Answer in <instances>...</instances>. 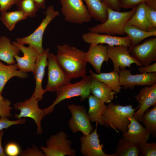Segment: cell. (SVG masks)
<instances>
[{"label":"cell","instance_id":"cell-2","mask_svg":"<svg viewBox=\"0 0 156 156\" xmlns=\"http://www.w3.org/2000/svg\"><path fill=\"white\" fill-rule=\"evenodd\" d=\"M139 107V105L134 109L131 105L123 106L109 103L102 116L103 126L110 127L118 133V130L122 133L126 132L130 122L129 118L133 116Z\"/></svg>","mask_w":156,"mask_h":156},{"label":"cell","instance_id":"cell-7","mask_svg":"<svg viewBox=\"0 0 156 156\" xmlns=\"http://www.w3.org/2000/svg\"><path fill=\"white\" fill-rule=\"evenodd\" d=\"M61 13L69 23L81 24L91 22L92 18L82 0H60Z\"/></svg>","mask_w":156,"mask_h":156},{"label":"cell","instance_id":"cell-5","mask_svg":"<svg viewBox=\"0 0 156 156\" xmlns=\"http://www.w3.org/2000/svg\"><path fill=\"white\" fill-rule=\"evenodd\" d=\"M45 16L38 27L30 35L22 38H16V42L23 44H27L36 49L39 55L42 54L45 50L42 46L43 38L44 31L51 22L60 15L52 5L49 6L44 12Z\"/></svg>","mask_w":156,"mask_h":156},{"label":"cell","instance_id":"cell-32","mask_svg":"<svg viewBox=\"0 0 156 156\" xmlns=\"http://www.w3.org/2000/svg\"><path fill=\"white\" fill-rule=\"evenodd\" d=\"M16 5L18 10L24 13L27 17L36 16L39 9L33 0H20Z\"/></svg>","mask_w":156,"mask_h":156},{"label":"cell","instance_id":"cell-25","mask_svg":"<svg viewBox=\"0 0 156 156\" xmlns=\"http://www.w3.org/2000/svg\"><path fill=\"white\" fill-rule=\"evenodd\" d=\"M89 72L92 79L104 83L116 93L120 92L121 86L119 82V75L118 72L113 71L96 74L90 69Z\"/></svg>","mask_w":156,"mask_h":156},{"label":"cell","instance_id":"cell-28","mask_svg":"<svg viewBox=\"0 0 156 156\" xmlns=\"http://www.w3.org/2000/svg\"><path fill=\"white\" fill-rule=\"evenodd\" d=\"M124 30L125 34H127V36L129 38L131 46L138 44L142 40L147 38L156 36V31H146L127 23Z\"/></svg>","mask_w":156,"mask_h":156},{"label":"cell","instance_id":"cell-36","mask_svg":"<svg viewBox=\"0 0 156 156\" xmlns=\"http://www.w3.org/2000/svg\"><path fill=\"white\" fill-rule=\"evenodd\" d=\"M151 0H119L121 8L125 9L133 8L139 4L146 3Z\"/></svg>","mask_w":156,"mask_h":156},{"label":"cell","instance_id":"cell-41","mask_svg":"<svg viewBox=\"0 0 156 156\" xmlns=\"http://www.w3.org/2000/svg\"><path fill=\"white\" fill-rule=\"evenodd\" d=\"M107 7L114 10L120 11L119 0H101Z\"/></svg>","mask_w":156,"mask_h":156},{"label":"cell","instance_id":"cell-12","mask_svg":"<svg viewBox=\"0 0 156 156\" xmlns=\"http://www.w3.org/2000/svg\"><path fill=\"white\" fill-rule=\"evenodd\" d=\"M131 55L142 66L156 61V38H151L140 44L128 47Z\"/></svg>","mask_w":156,"mask_h":156},{"label":"cell","instance_id":"cell-4","mask_svg":"<svg viewBox=\"0 0 156 156\" xmlns=\"http://www.w3.org/2000/svg\"><path fill=\"white\" fill-rule=\"evenodd\" d=\"M80 81L74 83H70L62 86L56 91V96L52 104L44 109L46 115L51 113L55 106L64 100L80 96L83 101L88 98L91 93L90 86L92 78L90 75H85Z\"/></svg>","mask_w":156,"mask_h":156},{"label":"cell","instance_id":"cell-9","mask_svg":"<svg viewBox=\"0 0 156 156\" xmlns=\"http://www.w3.org/2000/svg\"><path fill=\"white\" fill-rule=\"evenodd\" d=\"M38 101L37 98L31 95L29 99L23 102L15 103L14 107L15 109L20 111L19 114H15L14 117L17 119L26 117L33 119L37 127V133L41 135L43 132L41 121L46 114L44 109L39 107Z\"/></svg>","mask_w":156,"mask_h":156},{"label":"cell","instance_id":"cell-24","mask_svg":"<svg viewBox=\"0 0 156 156\" xmlns=\"http://www.w3.org/2000/svg\"><path fill=\"white\" fill-rule=\"evenodd\" d=\"M91 92L104 103H109L114 99L116 93L104 83L92 79L90 86Z\"/></svg>","mask_w":156,"mask_h":156},{"label":"cell","instance_id":"cell-13","mask_svg":"<svg viewBox=\"0 0 156 156\" xmlns=\"http://www.w3.org/2000/svg\"><path fill=\"white\" fill-rule=\"evenodd\" d=\"M119 82L125 89H132L136 86H151L156 83V72L133 75L126 68L120 70Z\"/></svg>","mask_w":156,"mask_h":156},{"label":"cell","instance_id":"cell-39","mask_svg":"<svg viewBox=\"0 0 156 156\" xmlns=\"http://www.w3.org/2000/svg\"><path fill=\"white\" fill-rule=\"evenodd\" d=\"M5 150L7 155L10 156H17L20 152L18 146L13 143L8 144L6 147Z\"/></svg>","mask_w":156,"mask_h":156},{"label":"cell","instance_id":"cell-14","mask_svg":"<svg viewBox=\"0 0 156 156\" xmlns=\"http://www.w3.org/2000/svg\"><path fill=\"white\" fill-rule=\"evenodd\" d=\"M96 122L94 130L87 135H83L80 138V152L84 156H116L115 153H106L103 148V145L100 144L99 135L97 133V126Z\"/></svg>","mask_w":156,"mask_h":156},{"label":"cell","instance_id":"cell-44","mask_svg":"<svg viewBox=\"0 0 156 156\" xmlns=\"http://www.w3.org/2000/svg\"><path fill=\"white\" fill-rule=\"evenodd\" d=\"M3 131L2 130L0 131V156H6L2 145V139L3 135Z\"/></svg>","mask_w":156,"mask_h":156},{"label":"cell","instance_id":"cell-29","mask_svg":"<svg viewBox=\"0 0 156 156\" xmlns=\"http://www.w3.org/2000/svg\"><path fill=\"white\" fill-rule=\"evenodd\" d=\"M115 150L116 156H138L140 149L138 144L135 143L123 138L118 141Z\"/></svg>","mask_w":156,"mask_h":156},{"label":"cell","instance_id":"cell-17","mask_svg":"<svg viewBox=\"0 0 156 156\" xmlns=\"http://www.w3.org/2000/svg\"><path fill=\"white\" fill-rule=\"evenodd\" d=\"M83 41L90 45L106 44L109 46L122 45L130 47L129 40L127 36L120 37L89 31L83 34Z\"/></svg>","mask_w":156,"mask_h":156},{"label":"cell","instance_id":"cell-20","mask_svg":"<svg viewBox=\"0 0 156 156\" xmlns=\"http://www.w3.org/2000/svg\"><path fill=\"white\" fill-rule=\"evenodd\" d=\"M129 119L130 122L128 126V130L122 133V138L138 144L147 142L150 137L149 132L133 116L129 117Z\"/></svg>","mask_w":156,"mask_h":156},{"label":"cell","instance_id":"cell-31","mask_svg":"<svg viewBox=\"0 0 156 156\" xmlns=\"http://www.w3.org/2000/svg\"><path fill=\"white\" fill-rule=\"evenodd\" d=\"M150 134L156 136V105L147 109L143 115L141 122Z\"/></svg>","mask_w":156,"mask_h":156},{"label":"cell","instance_id":"cell-16","mask_svg":"<svg viewBox=\"0 0 156 156\" xmlns=\"http://www.w3.org/2000/svg\"><path fill=\"white\" fill-rule=\"evenodd\" d=\"M134 97L139 103V107L133 116L141 122L145 112L151 107L156 105V83L142 88L139 94Z\"/></svg>","mask_w":156,"mask_h":156},{"label":"cell","instance_id":"cell-27","mask_svg":"<svg viewBox=\"0 0 156 156\" xmlns=\"http://www.w3.org/2000/svg\"><path fill=\"white\" fill-rule=\"evenodd\" d=\"M88 11L92 18L104 23L108 16L107 7L101 0H83Z\"/></svg>","mask_w":156,"mask_h":156},{"label":"cell","instance_id":"cell-33","mask_svg":"<svg viewBox=\"0 0 156 156\" xmlns=\"http://www.w3.org/2000/svg\"><path fill=\"white\" fill-rule=\"evenodd\" d=\"M140 155L141 156H156V143H148L147 142L138 144Z\"/></svg>","mask_w":156,"mask_h":156},{"label":"cell","instance_id":"cell-22","mask_svg":"<svg viewBox=\"0 0 156 156\" xmlns=\"http://www.w3.org/2000/svg\"><path fill=\"white\" fill-rule=\"evenodd\" d=\"M20 51L11 42L10 39L5 36L0 39V60L8 65L15 63L14 56L18 55Z\"/></svg>","mask_w":156,"mask_h":156},{"label":"cell","instance_id":"cell-26","mask_svg":"<svg viewBox=\"0 0 156 156\" xmlns=\"http://www.w3.org/2000/svg\"><path fill=\"white\" fill-rule=\"evenodd\" d=\"M16 64L0 66V92L1 93L5 85L11 78L16 77L21 79L27 78L28 75L27 72L18 70Z\"/></svg>","mask_w":156,"mask_h":156},{"label":"cell","instance_id":"cell-38","mask_svg":"<svg viewBox=\"0 0 156 156\" xmlns=\"http://www.w3.org/2000/svg\"><path fill=\"white\" fill-rule=\"evenodd\" d=\"M146 14L149 22L156 28V10L148 6L146 4Z\"/></svg>","mask_w":156,"mask_h":156},{"label":"cell","instance_id":"cell-34","mask_svg":"<svg viewBox=\"0 0 156 156\" xmlns=\"http://www.w3.org/2000/svg\"><path fill=\"white\" fill-rule=\"evenodd\" d=\"M26 121L25 118H22L16 120H10L8 118L1 117L0 118V131L4 129H7L14 125L24 124Z\"/></svg>","mask_w":156,"mask_h":156},{"label":"cell","instance_id":"cell-47","mask_svg":"<svg viewBox=\"0 0 156 156\" xmlns=\"http://www.w3.org/2000/svg\"><path fill=\"white\" fill-rule=\"evenodd\" d=\"M0 20H1V17H0Z\"/></svg>","mask_w":156,"mask_h":156},{"label":"cell","instance_id":"cell-35","mask_svg":"<svg viewBox=\"0 0 156 156\" xmlns=\"http://www.w3.org/2000/svg\"><path fill=\"white\" fill-rule=\"evenodd\" d=\"M10 101L7 99H4L3 103L0 104V116L1 117L8 118L12 116Z\"/></svg>","mask_w":156,"mask_h":156},{"label":"cell","instance_id":"cell-40","mask_svg":"<svg viewBox=\"0 0 156 156\" xmlns=\"http://www.w3.org/2000/svg\"><path fill=\"white\" fill-rule=\"evenodd\" d=\"M20 0H0V11H7L13 5L17 4Z\"/></svg>","mask_w":156,"mask_h":156},{"label":"cell","instance_id":"cell-37","mask_svg":"<svg viewBox=\"0 0 156 156\" xmlns=\"http://www.w3.org/2000/svg\"><path fill=\"white\" fill-rule=\"evenodd\" d=\"M22 156H45L42 151L34 145L31 148H29L22 151L21 153Z\"/></svg>","mask_w":156,"mask_h":156},{"label":"cell","instance_id":"cell-6","mask_svg":"<svg viewBox=\"0 0 156 156\" xmlns=\"http://www.w3.org/2000/svg\"><path fill=\"white\" fill-rule=\"evenodd\" d=\"M68 138L65 132L59 131L51 135L47 141L46 146H41L40 149L45 156H75L76 150L72 148V141Z\"/></svg>","mask_w":156,"mask_h":156},{"label":"cell","instance_id":"cell-19","mask_svg":"<svg viewBox=\"0 0 156 156\" xmlns=\"http://www.w3.org/2000/svg\"><path fill=\"white\" fill-rule=\"evenodd\" d=\"M109 59L107 47L102 44L90 45L88 51L86 52V61L92 66L98 74L101 73L103 63L107 62Z\"/></svg>","mask_w":156,"mask_h":156},{"label":"cell","instance_id":"cell-21","mask_svg":"<svg viewBox=\"0 0 156 156\" xmlns=\"http://www.w3.org/2000/svg\"><path fill=\"white\" fill-rule=\"evenodd\" d=\"M127 23L147 31H156V28L150 24L146 18L145 3H141L136 6L135 12L129 19Z\"/></svg>","mask_w":156,"mask_h":156},{"label":"cell","instance_id":"cell-46","mask_svg":"<svg viewBox=\"0 0 156 156\" xmlns=\"http://www.w3.org/2000/svg\"><path fill=\"white\" fill-rule=\"evenodd\" d=\"M2 62H1L0 61V66L1 65V64H2Z\"/></svg>","mask_w":156,"mask_h":156},{"label":"cell","instance_id":"cell-18","mask_svg":"<svg viewBox=\"0 0 156 156\" xmlns=\"http://www.w3.org/2000/svg\"><path fill=\"white\" fill-rule=\"evenodd\" d=\"M49 52V49L47 48L42 54L39 55L33 72L36 84L35 90L32 95L37 98L39 101L42 100L45 93L42 88V83L45 68L47 66V56Z\"/></svg>","mask_w":156,"mask_h":156},{"label":"cell","instance_id":"cell-8","mask_svg":"<svg viewBox=\"0 0 156 156\" xmlns=\"http://www.w3.org/2000/svg\"><path fill=\"white\" fill-rule=\"evenodd\" d=\"M47 61L48 79L44 90L45 93L56 92L61 87L70 83L72 78L62 68L54 54L49 52Z\"/></svg>","mask_w":156,"mask_h":156},{"label":"cell","instance_id":"cell-3","mask_svg":"<svg viewBox=\"0 0 156 156\" xmlns=\"http://www.w3.org/2000/svg\"><path fill=\"white\" fill-rule=\"evenodd\" d=\"M136 6L128 12H120L107 8V18L104 23L89 27V31L110 35H124V28L135 12Z\"/></svg>","mask_w":156,"mask_h":156},{"label":"cell","instance_id":"cell-48","mask_svg":"<svg viewBox=\"0 0 156 156\" xmlns=\"http://www.w3.org/2000/svg\"><path fill=\"white\" fill-rule=\"evenodd\" d=\"M0 38H1V36H0Z\"/></svg>","mask_w":156,"mask_h":156},{"label":"cell","instance_id":"cell-23","mask_svg":"<svg viewBox=\"0 0 156 156\" xmlns=\"http://www.w3.org/2000/svg\"><path fill=\"white\" fill-rule=\"evenodd\" d=\"M89 109L87 114L92 122H98L103 126L102 116L107 105L104 102L93 95L88 97Z\"/></svg>","mask_w":156,"mask_h":156},{"label":"cell","instance_id":"cell-1","mask_svg":"<svg viewBox=\"0 0 156 156\" xmlns=\"http://www.w3.org/2000/svg\"><path fill=\"white\" fill-rule=\"evenodd\" d=\"M86 52L67 44L58 45L56 55L58 63L70 78H77L86 75L87 62Z\"/></svg>","mask_w":156,"mask_h":156},{"label":"cell","instance_id":"cell-42","mask_svg":"<svg viewBox=\"0 0 156 156\" xmlns=\"http://www.w3.org/2000/svg\"><path fill=\"white\" fill-rule=\"evenodd\" d=\"M138 71L141 73H152L156 72V63L148 65L140 66Z\"/></svg>","mask_w":156,"mask_h":156},{"label":"cell","instance_id":"cell-15","mask_svg":"<svg viewBox=\"0 0 156 156\" xmlns=\"http://www.w3.org/2000/svg\"><path fill=\"white\" fill-rule=\"evenodd\" d=\"M12 43L16 46L23 54V57L18 55L14 56L18 69L24 72L33 73L39 55L38 51L32 47H25L24 44L16 41H13Z\"/></svg>","mask_w":156,"mask_h":156},{"label":"cell","instance_id":"cell-10","mask_svg":"<svg viewBox=\"0 0 156 156\" xmlns=\"http://www.w3.org/2000/svg\"><path fill=\"white\" fill-rule=\"evenodd\" d=\"M68 108L71 114L68 125L73 133L80 132L83 135H87L93 131V127L83 106L71 104L68 105Z\"/></svg>","mask_w":156,"mask_h":156},{"label":"cell","instance_id":"cell-30","mask_svg":"<svg viewBox=\"0 0 156 156\" xmlns=\"http://www.w3.org/2000/svg\"><path fill=\"white\" fill-rule=\"evenodd\" d=\"M1 20L3 24L10 31L14 28L19 21L26 19L27 17L22 12L18 10L1 12Z\"/></svg>","mask_w":156,"mask_h":156},{"label":"cell","instance_id":"cell-11","mask_svg":"<svg viewBox=\"0 0 156 156\" xmlns=\"http://www.w3.org/2000/svg\"><path fill=\"white\" fill-rule=\"evenodd\" d=\"M107 46L108 57L113 64V71L119 73L120 69L127 67L131 68V65L132 64L139 67L142 66L131 55L128 47L122 45L113 46L107 45Z\"/></svg>","mask_w":156,"mask_h":156},{"label":"cell","instance_id":"cell-43","mask_svg":"<svg viewBox=\"0 0 156 156\" xmlns=\"http://www.w3.org/2000/svg\"><path fill=\"white\" fill-rule=\"evenodd\" d=\"M39 9H44L46 0H33Z\"/></svg>","mask_w":156,"mask_h":156},{"label":"cell","instance_id":"cell-45","mask_svg":"<svg viewBox=\"0 0 156 156\" xmlns=\"http://www.w3.org/2000/svg\"><path fill=\"white\" fill-rule=\"evenodd\" d=\"M4 99V98L1 95V93L0 92V104L3 103Z\"/></svg>","mask_w":156,"mask_h":156}]
</instances>
